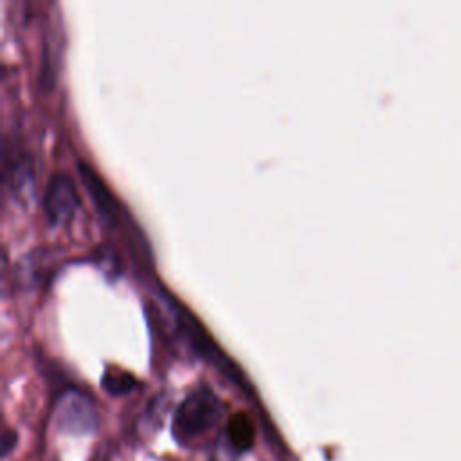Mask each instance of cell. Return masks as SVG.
I'll return each mask as SVG.
<instances>
[{
	"label": "cell",
	"instance_id": "6da1fadb",
	"mask_svg": "<svg viewBox=\"0 0 461 461\" xmlns=\"http://www.w3.org/2000/svg\"><path fill=\"white\" fill-rule=\"evenodd\" d=\"M221 418L220 398L209 387L191 391L176 407L173 414L171 432L180 445L193 441L212 430Z\"/></svg>",
	"mask_w": 461,
	"mask_h": 461
},
{
	"label": "cell",
	"instance_id": "7a4b0ae2",
	"mask_svg": "<svg viewBox=\"0 0 461 461\" xmlns=\"http://www.w3.org/2000/svg\"><path fill=\"white\" fill-rule=\"evenodd\" d=\"M169 306L171 310L175 312V317H176V322H178V328L180 331L184 333V337L189 340L191 348L200 355L203 357L207 362H211L214 367H218L229 380H232L234 384H238L240 387L245 385L243 382V376L240 373V369L230 362V358H227L223 355V351L212 342V339L205 333V330L194 321V317L185 312L182 306H178L175 301H169Z\"/></svg>",
	"mask_w": 461,
	"mask_h": 461
},
{
	"label": "cell",
	"instance_id": "3957f363",
	"mask_svg": "<svg viewBox=\"0 0 461 461\" xmlns=\"http://www.w3.org/2000/svg\"><path fill=\"white\" fill-rule=\"evenodd\" d=\"M79 194L68 175L56 173L49 180L43 194V212L47 221L52 227L68 225L77 209H79Z\"/></svg>",
	"mask_w": 461,
	"mask_h": 461
},
{
	"label": "cell",
	"instance_id": "277c9868",
	"mask_svg": "<svg viewBox=\"0 0 461 461\" xmlns=\"http://www.w3.org/2000/svg\"><path fill=\"white\" fill-rule=\"evenodd\" d=\"M56 425L67 434H86L97 427V412L90 398L76 389L59 394L56 402Z\"/></svg>",
	"mask_w": 461,
	"mask_h": 461
},
{
	"label": "cell",
	"instance_id": "5b68a950",
	"mask_svg": "<svg viewBox=\"0 0 461 461\" xmlns=\"http://www.w3.org/2000/svg\"><path fill=\"white\" fill-rule=\"evenodd\" d=\"M77 175L99 214V218H103V221L106 225H115L117 218H119V207L117 202L113 200L112 193L108 191L106 184L99 178V175L92 169L90 164L86 162H77Z\"/></svg>",
	"mask_w": 461,
	"mask_h": 461
},
{
	"label": "cell",
	"instance_id": "8992f818",
	"mask_svg": "<svg viewBox=\"0 0 461 461\" xmlns=\"http://www.w3.org/2000/svg\"><path fill=\"white\" fill-rule=\"evenodd\" d=\"M227 439L236 452H247L254 447L256 429L247 412H234L227 423Z\"/></svg>",
	"mask_w": 461,
	"mask_h": 461
},
{
	"label": "cell",
	"instance_id": "52a82bcc",
	"mask_svg": "<svg viewBox=\"0 0 461 461\" xmlns=\"http://www.w3.org/2000/svg\"><path fill=\"white\" fill-rule=\"evenodd\" d=\"M101 384H103V387H104L110 394L121 396V394L130 393V391L135 387L137 380L133 378V375H130V373H126V371H121V369H108V371L104 373Z\"/></svg>",
	"mask_w": 461,
	"mask_h": 461
},
{
	"label": "cell",
	"instance_id": "ba28073f",
	"mask_svg": "<svg viewBox=\"0 0 461 461\" xmlns=\"http://www.w3.org/2000/svg\"><path fill=\"white\" fill-rule=\"evenodd\" d=\"M14 445H16V432L7 429V430L4 432V436H2V454L7 456Z\"/></svg>",
	"mask_w": 461,
	"mask_h": 461
}]
</instances>
